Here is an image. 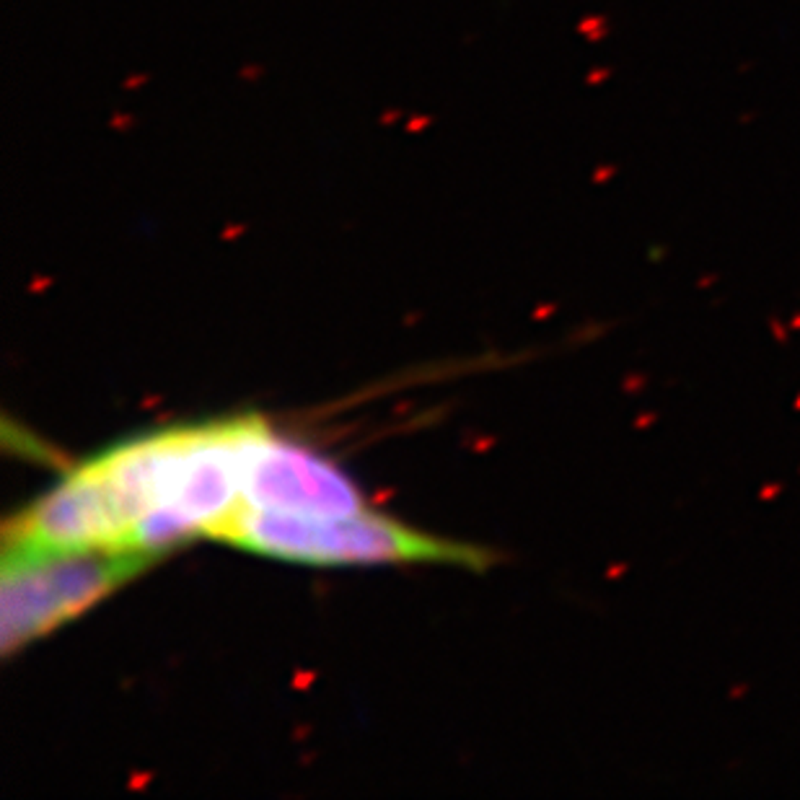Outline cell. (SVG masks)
<instances>
[{"label": "cell", "instance_id": "cell-1", "mask_svg": "<svg viewBox=\"0 0 800 800\" xmlns=\"http://www.w3.org/2000/svg\"><path fill=\"white\" fill-rule=\"evenodd\" d=\"M210 539L244 552L306 565L443 562L484 570L495 562L484 549L428 537L365 510L347 518H303L238 505L212 528Z\"/></svg>", "mask_w": 800, "mask_h": 800}, {"label": "cell", "instance_id": "cell-2", "mask_svg": "<svg viewBox=\"0 0 800 800\" xmlns=\"http://www.w3.org/2000/svg\"><path fill=\"white\" fill-rule=\"evenodd\" d=\"M159 557L135 549H18L3 546L0 653L10 658L29 642L75 619L148 570Z\"/></svg>", "mask_w": 800, "mask_h": 800}, {"label": "cell", "instance_id": "cell-3", "mask_svg": "<svg viewBox=\"0 0 800 800\" xmlns=\"http://www.w3.org/2000/svg\"><path fill=\"white\" fill-rule=\"evenodd\" d=\"M241 505L303 518H347L365 510L361 493L340 469L272 435L256 446L244 469Z\"/></svg>", "mask_w": 800, "mask_h": 800}]
</instances>
